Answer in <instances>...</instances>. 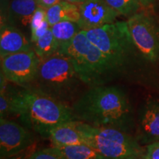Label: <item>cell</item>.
Instances as JSON below:
<instances>
[{
    "instance_id": "1",
    "label": "cell",
    "mask_w": 159,
    "mask_h": 159,
    "mask_svg": "<svg viewBox=\"0 0 159 159\" xmlns=\"http://www.w3.org/2000/svg\"><path fill=\"white\" fill-rule=\"evenodd\" d=\"M71 107L76 120L92 126L113 128L128 133L134 125L128 97L117 86L90 87Z\"/></svg>"
},
{
    "instance_id": "11",
    "label": "cell",
    "mask_w": 159,
    "mask_h": 159,
    "mask_svg": "<svg viewBox=\"0 0 159 159\" xmlns=\"http://www.w3.org/2000/svg\"><path fill=\"white\" fill-rule=\"evenodd\" d=\"M136 140L139 144L159 142V101L150 99L143 105L139 117Z\"/></svg>"
},
{
    "instance_id": "20",
    "label": "cell",
    "mask_w": 159,
    "mask_h": 159,
    "mask_svg": "<svg viewBox=\"0 0 159 159\" xmlns=\"http://www.w3.org/2000/svg\"><path fill=\"white\" fill-rule=\"evenodd\" d=\"M119 15L131 16L138 12L140 4L138 0H105Z\"/></svg>"
},
{
    "instance_id": "15",
    "label": "cell",
    "mask_w": 159,
    "mask_h": 159,
    "mask_svg": "<svg viewBox=\"0 0 159 159\" xmlns=\"http://www.w3.org/2000/svg\"><path fill=\"white\" fill-rule=\"evenodd\" d=\"M80 13L76 4L61 0L58 3L47 9V20L52 26L62 21H71L78 23Z\"/></svg>"
},
{
    "instance_id": "6",
    "label": "cell",
    "mask_w": 159,
    "mask_h": 159,
    "mask_svg": "<svg viewBox=\"0 0 159 159\" xmlns=\"http://www.w3.org/2000/svg\"><path fill=\"white\" fill-rule=\"evenodd\" d=\"M83 31L91 42L108 59L117 72H121L128 66L137 50L127 21H115Z\"/></svg>"
},
{
    "instance_id": "25",
    "label": "cell",
    "mask_w": 159,
    "mask_h": 159,
    "mask_svg": "<svg viewBox=\"0 0 159 159\" xmlns=\"http://www.w3.org/2000/svg\"><path fill=\"white\" fill-rule=\"evenodd\" d=\"M37 1L39 6H41V7L47 10L52 6L55 5V4L58 3L61 0H37Z\"/></svg>"
},
{
    "instance_id": "23",
    "label": "cell",
    "mask_w": 159,
    "mask_h": 159,
    "mask_svg": "<svg viewBox=\"0 0 159 159\" xmlns=\"http://www.w3.org/2000/svg\"><path fill=\"white\" fill-rule=\"evenodd\" d=\"M49 29H50V25H49L48 21L46 19L38 28H36L34 31L31 33L30 41L32 43H35L39 38L43 36Z\"/></svg>"
},
{
    "instance_id": "17",
    "label": "cell",
    "mask_w": 159,
    "mask_h": 159,
    "mask_svg": "<svg viewBox=\"0 0 159 159\" xmlns=\"http://www.w3.org/2000/svg\"><path fill=\"white\" fill-rule=\"evenodd\" d=\"M66 159H108L89 144L53 146Z\"/></svg>"
},
{
    "instance_id": "28",
    "label": "cell",
    "mask_w": 159,
    "mask_h": 159,
    "mask_svg": "<svg viewBox=\"0 0 159 159\" xmlns=\"http://www.w3.org/2000/svg\"><path fill=\"white\" fill-rule=\"evenodd\" d=\"M64 1L74 3V4H80V3L83 2L85 0H64Z\"/></svg>"
},
{
    "instance_id": "19",
    "label": "cell",
    "mask_w": 159,
    "mask_h": 159,
    "mask_svg": "<svg viewBox=\"0 0 159 159\" xmlns=\"http://www.w3.org/2000/svg\"><path fill=\"white\" fill-rule=\"evenodd\" d=\"M33 44V50L40 60L51 56L58 51L59 46L49 29L43 36L39 38Z\"/></svg>"
},
{
    "instance_id": "13",
    "label": "cell",
    "mask_w": 159,
    "mask_h": 159,
    "mask_svg": "<svg viewBox=\"0 0 159 159\" xmlns=\"http://www.w3.org/2000/svg\"><path fill=\"white\" fill-rule=\"evenodd\" d=\"M48 139L52 146L88 144L85 136L77 128L76 120L58 125L51 131Z\"/></svg>"
},
{
    "instance_id": "10",
    "label": "cell",
    "mask_w": 159,
    "mask_h": 159,
    "mask_svg": "<svg viewBox=\"0 0 159 159\" xmlns=\"http://www.w3.org/2000/svg\"><path fill=\"white\" fill-rule=\"evenodd\" d=\"M78 6L80 13L78 25L82 30L114 23L119 16L105 0H85Z\"/></svg>"
},
{
    "instance_id": "22",
    "label": "cell",
    "mask_w": 159,
    "mask_h": 159,
    "mask_svg": "<svg viewBox=\"0 0 159 159\" xmlns=\"http://www.w3.org/2000/svg\"><path fill=\"white\" fill-rule=\"evenodd\" d=\"M46 19H47V10L41 6H39L32 16L30 25L31 33L38 28Z\"/></svg>"
},
{
    "instance_id": "27",
    "label": "cell",
    "mask_w": 159,
    "mask_h": 159,
    "mask_svg": "<svg viewBox=\"0 0 159 159\" xmlns=\"http://www.w3.org/2000/svg\"><path fill=\"white\" fill-rule=\"evenodd\" d=\"M140 5L144 7H149L152 5L155 0H138Z\"/></svg>"
},
{
    "instance_id": "8",
    "label": "cell",
    "mask_w": 159,
    "mask_h": 159,
    "mask_svg": "<svg viewBox=\"0 0 159 159\" xmlns=\"http://www.w3.org/2000/svg\"><path fill=\"white\" fill-rule=\"evenodd\" d=\"M40 61L33 49L1 57V74L10 83L27 87L36 77Z\"/></svg>"
},
{
    "instance_id": "21",
    "label": "cell",
    "mask_w": 159,
    "mask_h": 159,
    "mask_svg": "<svg viewBox=\"0 0 159 159\" xmlns=\"http://www.w3.org/2000/svg\"><path fill=\"white\" fill-rule=\"evenodd\" d=\"M29 159H66L55 147L35 151Z\"/></svg>"
},
{
    "instance_id": "9",
    "label": "cell",
    "mask_w": 159,
    "mask_h": 159,
    "mask_svg": "<svg viewBox=\"0 0 159 159\" xmlns=\"http://www.w3.org/2000/svg\"><path fill=\"white\" fill-rule=\"evenodd\" d=\"M33 143L28 130L13 121L0 119V155L1 158L16 156L27 150Z\"/></svg>"
},
{
    "instance_id": "7",
    "label": "cell",
    "mask_w": 159,
    "mask_h": 159,
    "mask_svg": "<svg viewBox=\"0 0 159 159\" xmlns=\"http://www.w3.org/2000/svg\"><path fill=\"white\" fill-rule=\"evenodd\" d=\"M127 24L139 54L151 63L158 61V20L150 13L140 12L129 17Z\"/></svg>"
},
{
    "instance_id": "14",
    "label": "cell",
    "mask_w": 159,
    "mask_h": 159,
    "mask_svg": "<svg viewBox=\"0 0 159 159\" xmlns=\"http://www.w3.org/2000/svg\"><path fill=\"white\" fill-rule=\"evenodd\" d=\"M39 7L37 0H11L5 19L13 26L30 25L32 16Z\"/></svg>"
},
{
    "instance_id": "18",
    "label": "cell",
    "mask_w": 159,
    "mask_h": 159,
    "mask_svg": "<svg viewBox=\"0 0 159 159\" xmlns=\"http://www.w3.org/2000/svg\"><path fill=\"white\" fill-rule=\"evenodd\" d=\"M50 30L58 43L59 48L70 42L75 35L82 30L78 23L71 21H60L51 26Z\"/></svg>"
},
{
    "instance_id": "24",
    "label": "cell",
    "mask_w": 159,
    "mask_h": 159,
    "mask_svg": "<svg viewBox=\"0 0 159 159\" xmlns=\"http://www.w3.org/2000/svg\"><path fill=\"white\" fill-rule=\"evenodd\" d=\"M144 159H159V142L148 145Z\"/></svg>"
},
{
    "instance_id": "4",
    "label": "cell",
    "mask_w": 159,
    "mask_h": 159,
    "mask_svg": "<svg viewBox=\"0 0 159 159\" xmlns=\"http://www.w3.org/2000/svg\"><path fill=\"white\" fill-rule=\"evenodd\" d=\"M57 52L71 59L81 80L90 87L105 85L114 78L117 73L108 59L91 42L83 30Z\"/></svg>"
},
{
    "instance_id": "5",
    "label": "cell",
    "mask_w": 159,
    "mask_h": 159,
    "mask_svg": "<svg viewBox=\"0 0 159 159\" xmlns=\"http://www.w3.org/2000/svg\"><path fill=\"white\" fill-rule=\"evenodd\" d=\"M87 144L108 159H144L146 150L136 138L119 129L95 127L76 120Z\"/></svg>"
},
{
    "instance_id": "2",
    "label": "cell",
    "mask_w": 159,
    "mask_h": 159,
    "mask_svg": "<svg viewBox=\"0 0 159 159\" xmlns=\"http://www.w3.org/2000/svg\"><path fill=\"white\" fill-rule=\"evenodd\" d=\"M14 116L44 138H49L51 131L58 125L76 120L71 107L66 103L29 87L18 90Z\"/></svg>"
},
{
    "instance_id": "12",
    "label": "cell",
    "mask_w": 159,
    "mask_h": 159,
    "mask_svg": "<svg viewBox=\"0 0 159 159\" xmlns=\"http://www.w3.org/2000/svg\"><path fill=\"white\" fill-rule=\"evenodd\" d=\"M31 43L16 27L1 21L0 56L33 49Z\"/></svg>"
},
{
    "instance_id": "16",
    "label": "cell",
    "mask_w": 159,
    "mask_h": 159,
    "mask_svg": "<svg viewBox=\"0 0 159 159\" xmlns=\"http://www.w3.org/2000/svg\"><path fill=\"white\" fill-rule=\"evenodd\" d=\"M0 80V119H6L10 116H14L18 90L9 84V81L2 74Z\"/></svg>"
},
{
    "instance_id": "26",
    "label": "cell",
    "mask_w": 159,
    "mask_h": 159,
    "mask_svg": "<svg viewBox=\"0 0 159 159\" xmlns=\"http://www.w3.org/2000/svg\"><path fill=\"white\" fill-rule=\"evenodd\" d=\"M10 0H1V18L2 19H5L7 16V11L10 5Z\"/></svg>"
},
{
    "instance_id": "3",
    "label": "cell",
    "mask_w": 159,
    "mask_h": 159,
    "mask_svg": "<svg viewBox=\"0 0 159 159\" xmlns=\"http://www.w3.org/2000/svg\"><path fill=\"white\" fill-rule=\"evenodd\" d=\"M82 84L84 83L71 59L57 52L40 61L36 77L27 87L67 104L74 99Z\"/></svg>"
}]
</instances>
